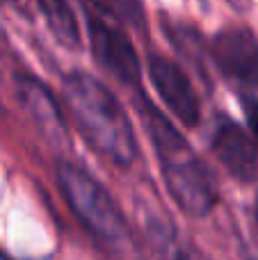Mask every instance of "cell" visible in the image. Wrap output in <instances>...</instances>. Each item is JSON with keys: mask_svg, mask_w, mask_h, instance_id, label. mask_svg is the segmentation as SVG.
I'll list each match as a JSON object with an SVG mask.
<instances>
[{"mask_svg": "<svg viewBox=\"0 0 258 260\" xmlns=\"http://www.w3.org/2000/svg\"><path fill=\"white\" fill-rule=\"evenodd\" d=\"M80 3L96 62L121 85L137 87L142 76L140 57L135 53V46L119 25V18L110 14L101 0H80Z\"/></svg>", "mask_w": 258, "mask_h": 260, "instance_id": "cell-4", "label": "cell"}, {"mask_svg": "<svg viewBox=\"0 0 258 260\" xmlns=\"http://www.w3.org/2000/svg\"><path fill=\"white\" fill-rule=\"evenodd\" d=\"M210 57L229 80L258 91V39L249 27L233 25L219 30L210 44Z\"/></svg>", "mask_w": 258, "mask_h": 260, "instance_id": "cell-5", "label": "cell"}, {"mask_svg": "<svg viewBox=\"0 0 258 260\" xmlns=\"http://www.w3.org/2000/svg\"><path fill=\"white\" fill-rule=\"evenodd\" d=\"M55 178L69 210L85 226L87 233L108 247H119L126 240V219L114 199L108 194V189L94 176H89L82 167L73 162L59 160Z\"/></svg>", "mask_w": 258, "mask_h": 260, "instance_id": "cell-3", "label": "cell"}, {"mask_svg": "<svg viewBox=\"0 0 258 260\" xmlns=\"http://www.w3.org/2000/svg\"><path fill=\"white\" fill-rule=\"evenodd\" d=\"M245 114L251 130V137L258 142V96H245Z\"/></svg>", "mask_w": 258, "mask_h": 260, "instance_id": "cell-12", "label": "cell"}, {"mask_svg": "<svg viewBox=\"0 0 258 260\" xmlns=\"http://www.w3.org/2000/svg\"><path fill=\"white\" fill-rule=\"evenodd\" d=\"M149 78L167 110L185 126H197L201 117V101L187 73L174 59L153 53L149 57Z\"/></svg>", "mask_w": 258, "mask_h": 260, "instance_id": "cell-6", "label": "cell"}, {"mask_svg": "<svg viewBox=\"0 0 258 260\" xmlns=\"http://www.w3.org/2000/svg\"><path fill=\"white\" fill-rule=\"evenodd\" d=\"M213 151L233 178L245 183L258 178V142L238 123L222 121L215 128Z\"/></svg>", "mask_w": 258, "mask_h": 260, "instance_id": "cell-7", "label": "cell"}, {"mask_svg": "<svg viewBox=\"0 0 258 260\" xmlns=\"http://www.w3.org/2000/svg\"><path fill=\"white\" fill-rule=\"evenodd\" d=\"M0 3H14V0H0Z\"/></svg>", "mask_w": 258, "mask_h": 260, "instance_id": "cell-14", "label": "cell"}, {"mask_svg": "<svg viewBox=\"0 0 258 260\" xmlns=\"http://www.w3.org/2000/svg\"><path fill=\"white\" fill-rule=\"evenodd\" d=\"M146 233H149V242L158 260H197L192 249L165 221H151L146 226Z\"/></svg>", "mask_w": 258, "mask_h": 260, "instance_id": "cell-10", "label": "cell"}, {"mask_svg": "<svg viewBox=\"0 0 258 260\" xmlns=\"http://www.w3.org/2000/svg\"><path fill=\"white\" fill-rule=\"evenodd\" d=\"M16 87L23 108L35 121V126L41 130V135L50 144L67 142V119H64L62 108L57 105L53 91L32 76H18Z\"/></svg>", "mask_w": 258, "mask_h": 260, "instance_id": "cell-8", "label": "cell"}, {"mask_svg": "<svg viewBox=\"0 0 258 260\" xmlns=\"http://www.w3.org/2000/svg\"><path fill=\"white\" fill-rule=\"evenodd\" d=\"M37 5L55 39L67 48H78L80 35H78V21L71 3L69 0H37Z\"/></svg>", "mask_w": 258, "mask_h": 260, "instance_id": "cell-9", "label": "cell"}, {"mask_svg": "<svg viewBox=\"0 0 258 260\" xmlns=\"http://www.w3.org/2000/svg\"><path fill=\"white\" fill-rule=\"evenodd\" d=\"M101 3L119 21L128 23V25H133L140 32H146V16H144L142 0H101Z\"/></svg>", "mask_w": 258, "mask_h": 260, "instance_id": "cell-11", "label": "cell"}, {"mask_svg": "<svg viewBox=\"0 0 258 260\" xmlns=\"http://www.w3.org/2000/svg\"><path fill=\"white\" fill-rule=\"evenodd\" d=\"M137 110L151 135L165 185L174 203L197 219L210 215L217 203V187L208 167L199 160L176 126L142 91H137Z\"/></svg>", "mask_w": 258, "mask_h": 260, "instance_id": "cell-2", "label": "cell"}, {"mask_svg": "<svg viewBox=\"0 0 258 260\" xmlns=\"http://www.w3.org/2000/svg\"><path fill=\"white\" fill-rule=\"evenodd\" d=\"M64 101L78 133L103 160L119 169L133 167L137 139L119 99L94 76L73 71L64 78Z\"/></svg>", "mask_w": 258, "mask_h": 260, "instance_id": "cell-1", "label": "cell"}, {"mask_svg": "<svg viewBox=\"0 0 258 260\" xmlns=\"http://www.w3.org/2000/svg\"><path fill=\"white\" fill-rule=\"evenodd\" d=\"M254 221H256V233H258V199H256V206H254Z\"/></svg>", "mask_w": 258, "mask_h": 260, "instance_id": "cell-13", "label": "cell"}]
</instances>
